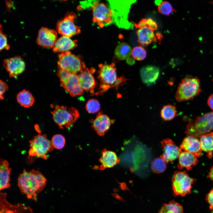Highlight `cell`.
Instances as JSON below:
<instances>
[{"label": "cell", "mask_w": 213, "mask_h": 213, "mask_svg": "<svg viewBox=\"0 0 213 213\" xmlns=\"http://www.w3.org/2000/svg\"><path fill=\"white\" fill-rule=\"evenodd\" d=\"M77 40H73L70 38L62 36L57 40L53 48L54 52L68 51L77 46Z\"/></svg>", "instance_id": "603a6c76"}, {"label": "cell", "mask_w": 213, "mask_h": 213, "mask_svg": "<svg viewBox=\"0 0 213 213\" xmlns=\"http://www.w3.org/2000/svg\"><path fill=\"white\" fill-rule=\"evenodd\" d=\"M101 154V156L99 159L101 164L99 166H94L93 168L94 169L104 170L106 168L113 167L120 162V159L114 151L104 149L102 150Z\"/></svg>", "instance_id": "d6986e66"}, {"label": "cell", "mask_w": 213, "mask_h": 213, "mask_svg": "<svg viewBox=\"0 0 213 213\" xmlns=\"http://www.w3.org/2000/svg\"><path fill=\"white\" fill-rule=\"evenodd\" d=\"M213 130V111H212L191 120L187 124L185 133L187 136L197 138Z\"/></svg>", "instance_id": "277c9868"}, {"label": "cell", "mask_w": 213, "mask_h": 213, "mask_svg": "<svg viewBox=\"0 0 213 213\" xmlns=\"http://www.w3.org/2000/svg\"><path fill=\"white\" fill-rule=\"evenodd\" d=\"M61 86L72 97L80 96L84 90L80 87L78 74L70 73L59 68L57 72Z\"/></svg>", "instance_id": "30bf717a"}, {"label": "cell", "mask_w": 213, "mask_h": 213, "mask_svg": "<svg viewBox=\"0 0 213 213\" xmlns=\"http://www.w3.org/2000/svg\"><path fill=\"white\" fill-rule=\"evenodd\" d=\"M161 144L163 153L160 156L167 163L173 162L178 157L182 150L171 139L163 140Z\"/></svg>", "instance_id": "ac0fdd59"}, {"label": "cell", "mask_w": 213, "mask_h": 213, "mask_svg": "<svg viewBox=\"0 0 213 213\" xmlns=\"http://www.w3.org/2000/svg\"><path fill=\"white\" fill-rule=\"evenodd\" d=\"M76 15L73 12L67 14L64 17L59 20L57 25V30L62 36L70 38L80 33L79 27L75 24Z\"/></svg>", "instance_id": "8fae6325"}, {"label": "cell", "mask_w": 213, "mask_h": 213, "mask_svg": "<svg viewBox=\"0 0 213 213\" xmlns=\"http://www.w3.org/2000/svg\"><path fill=\"white\" fill-rule=\"evenodd\" d=\"M158 213H183V212L182 206L172 201L167 204H164Z\"/></svg>", "instance_id": "f546056e"}, {"label": "cell", "mask_w": 213, "mask_h": 213, "mask_svg": "<svg viewBox=\"0 0 213 213\" xmlns=\"http://www.w3.org/2000/svg\"><path fill=\"white\" fill-rule=\"evenodd\" d=\"M206 200L209 205V209L213 211V188L206 195Z\"/></svg>", "instance_id": "f35d334b"}, {"label": "cell", "mask_w": 213, "mask_h": 213, "mask_svg": "<svg viewBox=\"0 0 213 213\" xmlns=\"http://www.w3.org/2000/svg\"><path fill=\"white\" fill-rule=\"evenodd\" d=\"M196 180L191 178L185 171H176L172 178V186L175 196H183L191 192Z\"/></svg>", "instance_id": "9c48e42d"}, {"label": "cell", "mask_w": 213, "mask_h": 213, "mask_svg": "<svg viewBox=\"0 0 213 213\" xmlns=\"http://www.w3.org/2000/svg\"><path fill=\"white\" fill-rule=\"evenodd\" d=\"M137 34L138 42L144 46L150 44L155 38L154 31L147 26L139 29Z\"/></svg>", "instance_id": "d4e9b609"}, {"label": "cell", "mask_w": 213, "mask_h": 213, "mask_svg": "<svg viewBox=\"0 0 213 213\" xmlns=\"http://www.w3.org/2000/svg\"><path fill=\"white\" fill-rule=\"evenodd\" d=\"M17 185L21 192L28 199L37 201V195L42 191L47 180L39 171L33 169L29 172L24 169L17 178Z\"/></svg>", "instance_id": "6da1fadb"}, {"label": "cell", "mask_w": 213, "mask_h": 213, "mask_svg": "<svg viewBox=\"0 0 213 213\" xmlns=\"http://www.w3.org/2000/svg\"><path fill=\"white\" fill-rule=\"evenodd\" d=\"M135 26L139 29L147 26L153 31L156 30L157 28L156 23L150 18L145 19L141 20Z\"/></svg>", "instance_id": "d590c367"}, {"label": "cell", "mask_w": 213, "mask_h": 213, "mask_svg": "<svg viewBox=\"0 0 213 213\" xmlns=\"http://www.w3.org/2000/svg\"><path fill=\"white\" fill-rule=\"evenodd\" d=\"M11 169L9 163L5 160L1 159L0 167V190L8 188L10 186V175Z\"/></svg>", "instance_id": "cb8c5ba5"}, {"label": "cell", "mask_w": 213, "mask_h": 213, "mask_svg": "<svg viewBox=\"0 0 213 213\" xmlns=\"http://www.w3.org/2000/svg\"><path fill=\"white\" fill-rule=\"evenodd\" d=\"M211 213H213V211Z\"/></svg>", "instance_id": "7bdbcfd3"}, {"label": "cell", "mask_w": 213, "mask_h": 213, "mask_svg": "<svg viewBox=\"0 0 213 213\" xmlns=\"http://www.w3.org/2000/svg\"><path fill=\"white\" fill-rule=\"evenodd\" d=\"M115 64H100L97 78L100 82L99 89L103 92L110 88L118 87L126 83L128 79L124 76H117Z\"/></svg>", "instance_id": "7a4b0ae2"}, {"label": "cell", "mask_w": 213, "mask_h": 213, "mask_svg": "<svg viewBox=\"0 0 213 213\" xmlns=\"http://www.w3.org/2000/svg\"><path fill=\"white\" fill-rule=\"evenodd\" d=\"M159 68L155 66L147 65L142 67L140 70V74L143 83L147 85L155 83L159 74Z\"/></svg>", "instance_id": "44dd1931"}, {"label": "cell", "mask_w": 213, "mask_h": 213, "mask_svg": "<svg viewBox=\"0 0 213 213\" xmlns=\"http://www.w3.org/2000/svg\"><path fill=\"white\" fill-rule=\"evenodd\" d=\"M208 176L211 180L213 181V166L210 169Z\"/></svg>", "instance_id": "b9f144b4"}, {"label": "cell", "mask_w": 213, "mask_h": 213, "mask_svg": "<svg viewBox=\"0 0 213 213\" xmlns=\"http://www.w3.org/2000/svg\"><path fill=\"white\" fill-rule=\"evenodd\" d=\"M95 70L91 67H86L81 72L78 74L79 83L80 87L84 91H90L93 93L94 88L97 83L93 75Z\"/></svg>", "instance_id": "e0dca14e"}, {"label": "cell", "mask_w": 213, "mask_h": 213, "mask_svg": "<svg viewBox=\"0 0 213 213\" xmlns=\"http://www.w3.org/2000/svg\"><path fill=\"white\" fill-rule=\"evenodd\" d=\"M126 62L130 65H133L135 63V59L133 57H130L126 59Z\"/></svg>", "instance_id": "60d3db41"}, {"label": "cell", "mask_w": 213, "mask_h": 213, "mask_svg": "<svg viewBox=\"0 0 213 213\" xmlns=\"http://www.w3.org/2000/svg\"><path fill=\"white\" fill-rule=\"evenodd\" d=\"M51 142L54 148L57 149H63L65 144V139L62 135L57 134L52 138Z\"/></svg>", "instance_id": "1f68e13d"}, {"label": "cell", "mask_w": 213, "mask_h": 213, "mask_svg": "<svg viewBox=\"0 0 213 213\" xmlns=\"http://www.w3.org/2000/svg\"><path fill=\"white\" fill-rule=\"evenodd\" d=\"M166 162L161 157L154 159L151 163V168L154 172L160 173L164 172L167 167Z\"/></svg>", "instance_id": "4dcf8cb0"}, {"label": "cell", "mask_w": 213, "mask_h": 213, "mask_svg": "<svg viewBox=\"0 0 213 213\" xmlns=\"http://www.w3.org/2000/svg\"><path fill=\"white\" fill-rule=\"evenodd\" d=\"M132 49L127 43L122 42L116 46L114 52L115 56L120 60L127 59L131 55Z\"/></svg>", "instance_id": "83f0119b"}, {"label": "cell", "mask_w": 213, "mask_h": 213, "mask_svg": "<svg viewBox=\"0 0 213 213\" xmlns=\"http://www.w3.org/2000/svg\"><path fill=\"white\" fill-rule=\"evenodd\" d=\"M180 148L182 151L191 153L197 157L201 156L202 154L199 140L192 136H187L185 138Z\"/></svg>", "instance_id": "ffe728a7"}, {"label": "cell", "mask_w": 213, "mask_h": 213, "mask_svg": "<svg viewBox=\"0 0 213 213\" xmlns=\"http://www.w3.org/2000/svg\"><path fill=\"white\" fill-rule=\"evenodd\" d=\"M178 168L179 169L185 168L188 171L198 163L197 157L193 154L185 151H182L178 157Z\"/></svg>", "instance_id": "7402d4cb"}, {"label": "cell", "mask_w": 213, "mask_h": 213, "mask_svg": "<svg viewBox=\"0 0 213 213\" xmlns=\"http://www.w3.org/2000/svg\"><path fill=\"white\" fill-rule=\"evenodd\" d=\"M1 25H0V50L1 51L4 49L8 50L9 49L10 46L7 43V38L6 35L4 34L1 30Z\"/></svg>", "instance_id": "8d00e7d4"}, {"label": "cell", "mask_w": 213, "mask_h": 213, "mask_svg": "<svg viewBox=\"0 0 213 213\" xmlns=\"http://www.w3.org/2000/svg\"><path fill=\"white\" fill-rule=\"evenodd\" d=\"M7 193H0V213H33L29 206L22 204L18 203L13 205L8 202L6 199Z\"/></svg>", "instance_id": "4fadbf2b"}, {"label": "cell", "mask_w": 213, "mask_h": 213, "mask_svg": "<svg viewBox=\"0 0 213 213\" xmlns=\"http://www.w3.org/2000/svg\"><path fill=\"white\" fill-rule=\"evenodd\" d=\"M57 38V33L55 30L42 27L39 30L36 42L42 47L53 48Z\"/></svg>", "instance_id": "2e32d148"}, {"label": "cell", "mask_w": 213, "mask_h": 213, "mask_svg": "<svg viewBox=\"0 0 213 213\" xmlns=\"http://www.w3.org/2000/svg\"><path fill=\"white\" fill-rule=\"evenodd\" d=\"M59 68L70 73L78 74L86 68L84 62L70 51L61 52L58 56Z\"/></svg>", "instance_id": "ba28073f"}, {"label": "cell", "mask_w": 213, "mask_h": 213, "mask_svg": "<svg viewBox=\"0 0 213 213\" xmlns=\"http://www.w3.org/2000/svg\"><path fill=\"white\" fill-rule=\"evenodd\" d=\"M0 99L1 100L4 99V95L7 90L8 87L7 83L3 81L0 80Z\"/></svg>", "instance_id": "74e56055"}, {"label": "cell", "mask_w": 213, "mask_h": 213, "mask_svg": "<svg viewBox=\"0 0 213 213\" xmlns=\"http://www.w3.org/2000/svg\"><path fill=\"white\" fill-rule=\"evenodd\" d=\"M109 7L113 13L114 23L119 28H125L126 25V13L128 2L125 1L109 0Z\"/></svg>", "instance_id": "7c38bea8"}, {"label": "cell", "mask_w": 213, "mask_h": 213, "mask_svg": "<svg viewBox=\"0 0 213 213\" xmlns=\"http://www.w3.org/2000/svg\"><path fill=\"white\" fill-rule=\"evenodd\" d=\"M160 114L162 118L165 121L171 120L178 115L175 106L170 104L164 106L161 109Z\"/></svg>", "instance_id": "f1b7e54d"}, {"label": "cell", "mask_w": 213, "mask_h": 213, "mask_svg": "<svg viewBox=\"0 0 213 213\" xmlns=\"http://www.w3.org/2000/svg\"><path fill=\"white\" fill-rule=\"evenodd\" d=\"M29 142V159L38 157L46 160L48 158L47 154L54 149L51 141L47 138L46 134L39 133L35 136Z\"/></svg>", "instance_id": "8992f818"}, {"label": "cell", "mask_w": 213, "mask_h": 213, "mask_svg": "<svg viewBox=\"0 0 213 213\" xmlns=\"http://www.w3.org/2000/svg\"><path fill=\"white\" fill-rule=\"evenodd\" d=\"M85 109L87 111L91 114L96 113L100 109V104L99 101L95 99H91L86 103Z\"/></svg>", "instance_id": "d6a6232c"}, {"label": "cell", "mask_w": 213, "mask_h": 213, "mask_svg": "<svg viewBox=\"0 0 213 213\" xmlns=\"http://www.w3.org/2000/svg\"><path fill=\"white\" fill-rule=\"evenodd\" d=\"M158 9L162 14L169 16L174 10L171 4L168 2L164 1L158 5Z\"/></svg>", "instance_id": "e575fe53"}, {"label": "cell", "mask_w": 213, "mask_h": 213, "mask_svg": "<svg viewBox=\"0 0 213 213\" xmlns=\"http://www.w3.org/2000/svg\"><path fill=\"white\" fill-rule=\"evenodd\" d=\"M90 8L92 10L93 21L102 28L114 23L113 13L109 7L96 0H91Z\"/></svg>", "instance_id": "52a82bcc"}, {"label": "cell", "mask_w": 213, "mask_h": 213, "mask_svg": "<svg viewBox=\"0 0 213 213\" xmlns=\"http://www.w3.org/2000/svg\"><path fill=\"white\" fill-rule=\"evenodd\" d=\"M92 128L99 135L104 136L109 130L110 126L114 122L102 112H100L96 118L91 120Z\"/></svg>", "instance_id": "9a60e30c"}, {"label": "cell", "mask_w": 213, "mask_h": 213, "mask_svg": "<svg viewBox=\"0 0 213 213\" xmlns=\"http://www.w3.org/2000/svg\"><path fill=\"white\" fill-rule=\"evenodd\" d=\"M207 103L209 107L213 110V93L209 96Z\"/></svg>", "instance_id": "ab89813d"}, {"label": "cell", "mask_w": 213, "mask_h": 213, "mask_svg": "<svg viewBox=\"0 0 213 213\" xmlns=\"http://www.w3.org/2000/svg\"><path fill=\"white\" fill-rule=\"evenodd\" d=\"M212 3L213 4V2H212Z\"/></svg>", "instance_id": "ee69618b"}, {"label": "cell", "mask_w": 213, "mask_h": 213, "mask_svg": "<svg viewBox=\"0 0 213 213\" xmlns=\"http://www.w3.org/2000/svg\"><path fill=\"white\" fill-rule=\"evenodd\" d=\"M17 102L22 106L29 108L32 106L35 102V99L30 91L23 90L17 95Z\"/></svg>", "instance_id": "4316f807"}, {"label": "cell", "mask_w": 213, "mask_h": 213, "mask_svg": "<svg viewBox=\"0 0 213 213\" xmlns=\"http://www.w3.org/2000/svg\"><path fill=\"white\" fill-rule=\"evenodd\" d=\"M53 119L59 128H68L78 118V111L73 107L68 108L63 106L56 105L51 112Z\"/></svg>", "instance_id": "5b68a950"}, {"label": "cell", "mask_w": 213, "mask_h": 213, "mask_svg": "<svg viewBox=\"0 0 213 213\" xmlns=\"http://www.w3.org/2000/svg\"><path fill=\"white\" fill-rule=\"evenodd\" d=\"M201 91L199 79L196 76L187 77L179 83L175 95L176 101L181 102L192 100Z\"/></svg>", "instance_id": "3957f363"}, {"label": "cell", "mask_w": 213, "mask_h": 213, "mask_svg": "<svg viewBox=\"0 0 213 213\" xmlns=\"http://www.w3.org/2000/svg\"><path fill=\"white\" fill-rule=\"evenodd\" d=\"M3 65L12 78L17 77L25 70V63L19 56H17L4 60Z\"/></svg>", "instance_id": "5bb4252c"}, {"label": "cell", "mask_w": 213, "mask_h": 213, "mask_svg": "<svg viewBox=\"0 0 213 213\" xmlns=\"http://www.w3.org/2000/svg\"><path fill=\"white\" fill-rule=\"evenodd\" d=\"M131 55L135 60L141 61L144 59L146 56L145 49L141 46L135 47L132 50Z\"/></svg>", "instance_id": "836d02e7"}, {"label": "cell", "mask_w": 213, "mask_h": 213, "mask_svg": "<svg viewBox=\"0 0 213 213\" xmlns=\"http://www.w3.org/2000/svg\"><path fill=\"white\" fill-rule=\"evenodd\" d=\"M199 140L202 151L207 154L209 158H211L213 152V132L203 135L200 137Z\"/></svg>", "instance_id": "484cf974"}]
</instances>
